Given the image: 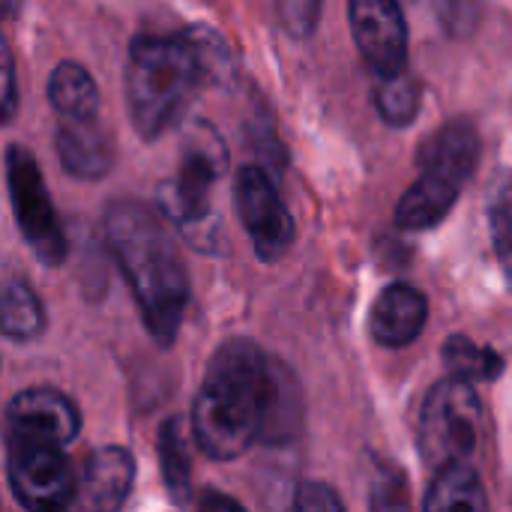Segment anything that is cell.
<instances>
[{"label": "cell", "mask_w": 512, "mask_h": 512, "mask_svg": "<svg viewBox=\"0 0 512 512\" xmlns=\"http://www.w3.org/2000/svg\"><path fill=\"white\" fill-rule=\"evenodd\" d=\"M303 402L294 372L252 339L222 342L192 402L195 447L213 462H234L258 441L285 444L300 432Z\"/></svg>", "instance_id": "obj_1"}, {"label": "cell", "mask_w": 512, "mask_h": 512, "mask_svg": "<svg viewBox=\"0 0 512 512\" xmlns=\"http://www.w3.org/2000/svg\"><path fill=\"white\" fill-rule=\"evenodd\" d=\"M102 225L147 333L159 348H171L189 303V276L165 216L141 201L123 198L108 204Z\"/></svg>", "instance_id": "obj_2"}, {"label": "cell", "mask_w": 512, "mask_h": 512, "mask_svg": "<svg viewBox=\"0 0 512 512\" xmlns=\"http://www.w3.org/2000/svg\"><path fill=\"white\" fill-rule=\"evenodd\" d=\"M204 84H210V78L189 27L177 33H141L132 39L126 105L141 138L153 141L168 132Z\"/></svg>", "instance_id": "obj_3"}, {"label": "cell", "mask_w": 512, "mask_h": 512, "mask_svg": "<svg viewBox=\"0 0 512 512\" xmlns=\"http://www.w3.org/2000/svg\"><path fill=\"white\" fill-rule=\"evenodd\" d=\"M228 147L222 135L198 120L186 129L180 147V165L171 180L156 189V207L165 222L180 231L198 252H216L222 240V222L213 210V186L225 174Z\"/></svg>", "instance_id": "obj_4"}, {"label": "cell", "mask_w": 512, "mask_h": 512, "mask_svg": "<svg viewBox=\"0 0 512 512\" xmlns=\"http://www.w3.org/2000/svg\"><path fill=\"white\" fill-rule=\"evenodd\" d=\"M480 429L483 405L471 381L447 375L426 393L417 441L429 468L471 465V456L480 447Z\"/></svg>", "instance_id": "obj_5"}, {"label": "cell", "mask_w": 512, "mask_h": 512, "mask_svg": "<svg viewBox=\"0 0 512 512\" xmlns=\"http://www.w3.org/2000/svg\"><path fill=\"white\" fill-rule=\"evenodd\" d=\"M3 162H6V189L12 201V213L24 243L45 267H60L66 261L69 243H66L63 222L48 198L36 156L24 144H6Z\"/></svg>", "instance_id": "obj_6"}, {"label": "cell", "mask_w": 512, "mask_h": 512, "mask_svg": "<svg viewBox=\"0 0 512 512\" xmlns=\"http://www.w3.org/2000/svg\"><path fill=\"white\" fill-rule=\"evenodd\" d=\"M6 480L24 512L75 510L78 477L66 450L42 444H3Z\"/></svg>", "instance_id": "obj_7"}, {"label": "cell", "mask_w": 512, "mask_h": 512, "mask_svg": "<svg viewBox=\"0 0 512 512\" xmlns=\"http://www.w3.org/2000/svg\"><path fill=\"white\" fill-rule=\"evenodd\" d=\"M234 207L264 264L279 261L294 243V216L261 165H243L234 180Z\"/></svg>", "instance_id": "obj_8"}, {"label": "cell", "mask_w": 512, "mask_h": 512, "mask_svg": "<svg viewBox=\"0 0 512 512\" xmlns=\"http://www.w3.org/2000/svg\"><path fill=\"white\" fill-rule=\"evenodd\" d=\"M81 432L78 405L51 387H30L9 399L3 417V444H42L66 450Z\"/></svg>", "instance_id": "obj_9"}, {"label": "cell", "mask_w": 512, "mask_h": 512, "mask_svg": "<svg viewBox=\"0 0 512 512\" xmlns=\"http://www.w3.org/2000/svg\"><path fill=\"white\" fill-rule=\"evenodd\" d=\"M351 33L378 81L405 75L408 66V24L393 0H351Z\"/></svg>", "instance_id": "obj_10"}, {"label": "cell", "mask_w": 512, "mask_h": 512, "mask_svg": "<svg viewBox=\"0 0 512 512\" xmlns=\"http://www.w3.org/2000/svg\"><path fill=\"white\" fill-rule=\"evenodd\" d=\"M135 483V459L126 447H99L78 474L75 512H120Z\"/></svg>", "instance_id": "obj_11"}, {"label": "cell", "mask_w": 512, "mask_h": 512, "mask_svg": "<svg viewBox=\"0 0 512 512\" xmlns=\"http://www.w3.org/2000/svg\"><path fill=\"white\" fill-rule=\"evenodd\" d=\"M429 321V300L408 282H393L378 294L369 312V333L384 348H405L417 342Z\"/></svg>", "instance_id": "obj_12"}, {"label": "cell", "mask_w": 512, "mask_h": 512, "mask_svg": "<svg viewBox=\"0 0 512 512\" xmlns=\"http://www.w3.org/2000/svg\"><path fill=\"white\" fill-rule=\"evenodd\" d=\"M480 135L474 129V123L468 120H447L441 129H435L420 153V174H432L441 180H450L456 186H465V180L474 174L477 162H480Z\"/></svg>", "instance_id": "obj_13"}, {"label": "cell", "mask_w": 512, "mask_h": 512, "mask_svg": "<svg viewBox=\"0 0 512 512\" xmlns=\"http://www.w3.org/2000/svg\"><path fill=\"white\" fill-rule=\"evenodd\" d=\"M57 156L66 174L78 180H99L111 171L114 165V147L111 135L93 123H57Z\"/></svg>", "instance_id": "obj_14"}, {"label": "cell", "mask_w": 512, "mask_h": 512, "mask_svg": "<svg viewBox=\"0 0 512 512\" xmlns=\"http://www.w3.org/2000/svg\"><path fill=\"white\" fill-rule=\"evenodd\" d=\"M459 195H462V186L432 177V174H420L396 204V225L405 231L435 228L447 219Z\"/></svg>", "instance_id": "obj_15"}, {"label": "cell", "mask_w": 512, "mask_h": 512, "mask_svg": "<svg viewBox=\"0 0 512 512\" xmlns=\"http://www.w3.org/2000/svg\"><path fill=\"white\" fill-rule=\"evenodd\" d=\"M48 102L66 123H93L99 114V90L81 63L63 60L48 78Z\"/></svg>", "instance_id": "obj_16"}, {"label": "cell", "mask_w": 512, "mask_h": 512, "mask_svg": "<svg viewBox=\"0 0 512 512\" xmlns=\"http://www.w3.org/2000/svg\"><path fill=\"white\" fill-rule=\"evenodd\" d=\"M423 512H492L486 486L474 465H450L435 471Z\"/></svg>", "instance_id": "obj_17"}, {"label": "cell", "mask_w": 512, "mask_h": 512, "mask_svg": "<svg viewBox=\"0 0 512 512\" xmlns=\"http://www.w3.org/2000/svg\"><path fill=\"white\" fill-rule=\"evenodd\" d=\"M192 432L186 429L183 417H168L159 426L156 453H159V471L162 483L174 504H186L192 498Z\"/></svg>", "instance_id": "obj_18"}, {"label": "cell", "mask_w": 512, "mask_h": 512, "mask_svg": "<svg viewBox=\"0 0 512 512\" xmlns=\"http://www.w3.org/2000/svg\"><path fill=\"white\" fill-rule=\"evenodd\" d=\"M0 327H3V336L12 342H33L45 330V309L36 291L18 276H9L3 282Z\"/></svg>", "instance_id": "obj_19"}, {"label": "cell", "mask_w": 512, "mask_h": 512, "mask_svg": "<svg viewBox=\"0 0 512 512\" xmlns=\"http://www.w3.org/2000/svg\"><path fill=\"white\" fill-rule=\"evenodd\" d=\"M441 354H444V363H447L450 375L462 378V381H471V384L474 381H495L504 372V357L498 351H492L489 345H477L465 333L447 336Z\"/></svg>", "instance_id": "obj_20"}, {"label": "cell", "mask_w": 512, "mask_h": 512, "mask_svg": "<svg viewBox=\"0 0 512 512\" xmlns=\"http://www.w3.org/2000/svg\"><path fill=\"white\" fill-rule=\"evenodd\" d=\"M486 210H489L492 246H495L501 273L512 288V168L495 171V177L489 183Z\"/></svg>", "instance_id": "obj_21"}, {"label": "cell", "mask_w": 512, "mask_h": 512, "mask_svg": "<svg viewBox=\"0 0 512 512\" xmlns=\"http://www.w3.org/2000/svg\"><path fill=\"white\" fill-rule=\"evenodd\" d=\"M420 99H423V90L411 72L396 75V78H384L375 84V108H378L381 120L396 126V129L414 123V117L420 111Z\"/></svg>", "instance_id": "obj_22"}, {"label": "cell", "mask_w": 512, "mask_h": 512, "mask_svg": "<svg viewBox=\"0 0 512 512\" xmlns=\"http://www.w3.org/2000/svg\"><path fill=\"white\" fill-rule=\"evenodd\" d=\"M369 512H411V486L399 465L378 462L369 489Z\"/></svg>", "instance_id": "obj_23"}, {"label": "cell", "mask_w": 512, "mask_h": 512, "mask_svg": "<svg viewBox=\"0 0 512 512\" xmlns=\"http://www.w3.org/2000/svg\"><path fill=\"white\" fill-rule=\"evenodd\" d=\"M294 512H345V504L327 483L303 480L294 495Z\"/></svg>", "instance_id": "obj_24"}, {"label": "cell", "mask_w": 512, "mask_h": 512, "mask_svg": "<svg viewBox=\"0 0 512 512\" xmlns=\"http://www.w3.org/2000/svg\"><path fill=\"white\" fill-rule=\"evenodd\" d=\"M318 12H321V6H318V3H309V0H288V3L279 6L282 27H285L291 36H297V39H303V36H309V33L315 30Z\"/></svg>", "instance_id": "obj_25"}, {"label": "cell", "mask_w": 512, "mask_h": 512, "mask_svg": "<svg viewBox=\"0 0 512 512\" xmlns=\"http://www.w3.org/2000/svg\"><path fill=\"white\" fill-rule=\"evenodd\" d=\"M0 66H3V120L9 123L15 114V63H12V51L6 45V39H0Z\"/></svg>", "instance_id": "obj_26"}, {"label": "cell", "mask_w": 512, "mask_h": 512, "mask_svg": "<svg viewBox=\"0 0 512 512\" xmlns=\"http://www.w3.org/2000/svg\"><path fill=\"white\" fill-rule=\"evenodd\" d=\"M195 512H246V507L225 495V492H216V489H204L198 495V504H195Z\"/></svg>", "instance_id": "obj_27"}]
</instances>
